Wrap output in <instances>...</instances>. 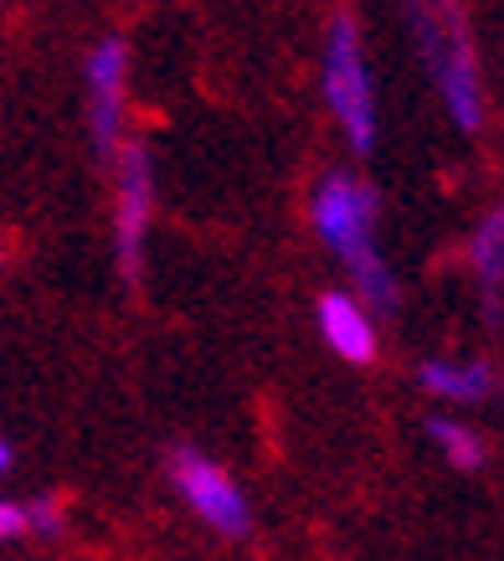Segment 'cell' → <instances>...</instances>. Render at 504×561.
Returning <instances> with one entry per match:
<instances>
[{"label":"cell","instance_id":"obj_1","mask_svg":"<svg viewBox=\"0 0 504 561\" xmlns=\"http://www.w3.org/2000/svg\"><path fill=\"white\" fill-rule=\"evenodd\" d=\"M309 217H314V232L330 253L340 257V268L351 273V284L360 294V305L370 314H391L402 305V289H397V273L381 257V196L370 181L351 171H324L314 181V196H309Z\"/></svg>","mask_w":504,"mask_h":561},{"label":"cell","instance_id":"obj_2","mask_svg":"<svg viewBox=\"0 0 504 561\" xmlns=\"http://www.w3.org/2000/svg\"><path fill=\"white\" fill-rule=\"evenodd\" d=\"M406 26L417 36L422 62H427L437 93H443L448 119L463 135H479L489 103H484V83H479V51H473L463 0H406Z\"/></svg>","mask_w":504,"mask_h":561},{"label":"cell","instance_id":"obj_3","mask_svg":"<svg viewBox=\"0 0 504 561\" xmlns=\"http://www.w3.org/2000/svg\"><path fill=\"white\" fill-rule=\"evenodd\" d=\"M320 83H324L330 114L345 129V145L355 154H370L376 150V83H370V62H366V47H360V26L345 11L324 26Z\"/></svg>","mask_w":504,"mask_h":561},{"label":"cell","instance_id":"obj_4","mask_svg":"<svg viewBox=\"0 0 504 561\" xmlns=\"http://www.w3.org/2000/svg\"><path fill=\"white\" fill-rule=\"evenodd\" d=\"M170 484H175V494L185 500V511L196 515L202 526H211L217 536H227V541H242L252 530V500L242 490H237V479L221 469L211 454H202V448H170Z\"/></svg>","mask_w":504,"mask_h":561},{"label":"cell","instance_id":"obj_5","mask_svg":"<svg viewBox=\"0 0 504 561\" xmlns=\"http://www.w3.org/2000/svg\"><path fill=\"white\" fill-rule=\"evenodd\" d=\"M150 217H154L150 150H145V145H124V150H118V191H114V263L129 284H139V268H145Z\"/></svg>","mask_w":504,"mask_h":561},{"label":"cell","instance_id":"obj_6","mask_svg":"<svg viewBox=\"0 0 504 561\" xmlns=\"http://www.w3.org/2000/svg\"><path fill=\"white\" fill-rule=\"evenodd\" d=\"M88 129H93V150L118 154L124 135V88H129V42L124 36H103L88 51Z\"/></svg>","mask_w":504,"mask_h":561},{"label":"cell","instance_id":"obj_7","mask_svg":"<svg viewBox=\"0 0 504 561\" xmlns=\"http://www.w3.org/2000/svg\"><path fill=\"white\" fill-rule=\"evenodd\" d=\"M314 320H320V335L324 345L335 351L340 360H351V366H370L381 341H376V314H370L355 294H320V305H314Z\"/></svg>","mask_w":504,"mask_h":561},{"label":"cell","instance_id":"obj_8","mask_svg":"<svg viewBox=\"0 0 504 561\" xmlns=\"http://www.w3.org/2000/svg\"><path fill=\"white\" fill-rule=\"evenodd\" d=\"M417 387L427 391V397H437V402H448V408H479V402L494 397L500 376H494V366H489L484 356H469V360L433 356L417 366Z\"/></svg>","mask_w":504,"mask_h":561},{"label":"cell","instance_id":"obj_9","mask_svg":"<svg viewBox=\"0 0 504 561\" xmlns=\"http://www.w3.org/2000/svg\"><path fill=\"white\" fill-rule=\"evenodd\" d=\"M469 257H473V273H479V289H484V314L494 324L500 320V284H504V211H489L473 227Z\"/></svg>","mask_w":504,"mask_h":561},{"label":"cell","instance_id":"obj_10","mask_svg":"<svg viewBox=\"0 0 504 561\" xmlns=\"http://www.w3.org/2000/svg\"><path fill=\"white\" fill-rule=\"evenodd\" d=\"M427 438H433V448L443 454V459L454 463L458 474H479L489 463V443L484 433H473L469 423H458V417H427Z\"/></svg>","mask_w":504,"mask_h":561},{"label":"cell","instance_id":"obj_11","mask_svg":"<svg viewBox=\"0 0 504 561\" xmlns=\"http://www.w3.org/2000/svg\"><path fill=\"white\" fill-rule=\"evenodd\" d=\"M21 520H26V536H42V541H57L62 530H68V515H62V500H32V505H21Z\"/></svg>","mask_w":504,"mask_h":561},{"label":"cell","instance_id":"obj_12","mask_svg":"<svg viewBox=\"0 0 504 561\" xmlns=\"http://www.w3.org/2000/svg\"><path fill=\"white\" fill-rule=\"evenodd\" d=\"M16 536H26L21 505H16V500H5V494H0V546H5V541H16Z\"/></svg>","mask_w":504,"mask_h":561},{"label":"cell","instance_id":"obj_13","mask_svg":"<svg viewBox=\"0 0 504 561\" xmlns=\"http://www.w3.org/2000/svg\"><path fill=\"white\" fill-rule=\"evenodd\" d=\"M11 463H16V448H11V443L0 438V474H11Z\"/></svg>","mask_w":504,"mask_h":561}]
</instances>
